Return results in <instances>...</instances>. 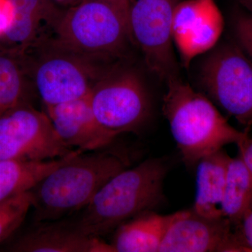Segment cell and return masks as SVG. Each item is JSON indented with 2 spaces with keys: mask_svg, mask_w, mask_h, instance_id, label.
<instances>
[{
  "mask_svg": "<svg viewBox=\"0 0 252 252\" xmlns=\"http://www.w3.org/2000/svg\"><path fill=\"white\" fill-rule=\"evenodd\" d=\"M167 172L166 163L159 158L124 169L99 189L70 223L82 233L98 238L114 231L161 203Z\"/></svg>",
  "mask_w": 252,
  "mask_h": 252,
  "instance_id": "obj_1",
  "label": "cell"
},
{
  "mask_svg": "<svg viewBox=\"0 0 252 252\" xmlns=\"http://www.w3.org/2000/svg\"><path fill=\"white\" fill-rule=\"evenodd\" d=\"M72 158L31 190L34 221H57L80 211L112 177L129 166L119 152L94 151Z\"/></svg>",
  "mask_w": 252,
  "mask_h": 252,
  "instance_id": "obj_2",
  "label": "cell"
},
{
  "mask_svg": "<svg viewBox=\"0 0 252 252\" xmlns=\"http://www.w3.org/2000/svg\"><path fill=\"white\" fill-rule=\"evenodd\" d=\"M167 84L162 113L187 166L193 167L203 158L249 135L248 131L230 125L211 99L180 78Z\"/></svg>",
  "mask_w": 252,
  "mask_h": 252,
  "instance_id": "obj_3",
  "label": "cell"
},
{
  "mask_svg": "<svg viewBox=\"0 0 252 252\" xmlns=\"http://www.w3.org/2000/svg\"><path fill=\"white\" fill-rule=\"evenodd\" d=\"M24 55L30 77L46 107L87 97L114 64L73 52L51 39Z\"/></svg>",
  "mask_w": 252,
  "mask_h": 252,
  "instance_id": "obj_4",
  "label": "cell"
},
{
  "mask_svg": "<svg viewBox=\"0 0 252 252\" xmlns=\"http://www.w3.org/2000/svg\"><path fill=\"white\" fill-rule=\"evenodd\" d=\"M68 50L114 63L131 40L128 25L104 0H84L64 11L53 39Z\"/></svg>",
  "mask_w": 252,
  "mask_h": 252,
  "instance_id": "obj_5",
  "label": "cell"
},
{
  "mask_svg": "<svg viewBox=\"0 0 252 252\" xmlns=\"http://www.w3.org/2000/svg\"><path fill=\"white\" fill-rule=\"evenodd\" d=\"M89 104L96 121L114 138L145 122L150 101L140 76L114 64L91 89Z\"/></svg>",
  "mask_w": 252,
  "mask_h": 252,
  "instance_id": "obj_6",
  "label": "cell"
},
{
  "mask_svg": "<svg viewBox=\"0 0 252 252\" xmlns=\"http://www.w3.org/2000/svg\"><path fill=\"white\" fill-rule=\"evenodd\" d=\"M200 82L209 98L250 131L252 127V62L241 48L214 50L200 68Z\"/></svg>",
  "mask_w": 252,
  "mask_h": 252,
  "instance_id": "obj_7",
  "label": "cell"
},
{
  "mask_svg": "<svg viewBox=\"0 0 252 252\" xmlns=\"http://www.w3.org/2000/svg\"><path fill=\"white\" fill-rule=\"evenodd\" d=\"M77 149L60 138L46 113L23 102L0 115V160L45 161Z\"/></svg>",
  "mask_w": 252,
  "mask_h": 252,
  "instance_id": "obj_8",
  "label": "cell"
},
{
  "mask_svg": "<svg viewBox=\"0 0 252 252\" xmlns=\"http://www.w3.org/2000/svg\"><path fill=\"white\" fill-rule=\"evenodd\" d=\"M181 0H129L131 41L143 54L149 70L166 81L178 77L172 28Z\"/></svg>",
  "mask_w": 252,
  "mask_h": 252,
  "instance_id": "obj_9",
  "label": "cell"
},
{
  "mask_svg": "<svg viewBox=\"0 0 252 252\" xmlns=\"http://www.w3.org/2000/svg\"><path fill=\"white\" fill-rule=\"evenodd\" d=\"M160 252H249L225 217L180 211L164 237Z\"/></svg>",
  "mask_w": 252,
  "mask_h": 252,
  "instance_id": "obj_10",
  "label": "cell"
},
{
  "mask_svg": "<svg viewBox=\"0 0 252 252\" xmlns=\"http://www.w3.org/2000/svg\"><path fill=\"white\" fill-rule=\"evenodd\" d=\"M224 28L215 0H184L176 6L172 21L174 46L182 65L189 67L195 58L212 51Z\"/></svg>",
  "mask_w": 252,
  "mask_h": 252,
  "instance_id": "obj_11",
  "label": "cell"
},
{
  "mask_svg": "<svg viewBox=\"0 0 252 252\" xmlns=\"http://www.w3.org/2000/svg\"><path fill=\"white\" fill-rule=\"evenodd\" d=\"M14 23L0 45L20 54L35 49L54 37L63 13L51 0H11Z\"/></svg>",
  "mask_w": 252,
  "mask_h": 252,
  "instance_id": "obj_12",
  "label": "cell"
},
{
  "mask_svg": "<svg viewBox=\"0 0 252 252\" xmlns=\"http://www.w3.org/2000/svg\"><path fill=\"white\" fill-rule=\"evenodd\" d=\"M88 96L46 107L61 140L69 148L82 153L106 148L115 140L96 121Z\"/></svg>",
  "mask_w": 252,
  "mask_h": 252,
  "instance_id": "obj_13",
  "label": "cell"
},
{
  "mask_svg": "<svg viewBox=\"0 0 252 252\" xmlns=\"http://www.w3.org/2000/svg\"><path fill=\"white\" fill-rule=\"evenodd\" d=\"M21 252H115L111 244L82 233L70 222H47L18 239L9 248Z\"/></svg>",
  "mask_w": 252,
  "mask_h": 252,
  "instance_id": "obj_14",
  "label": "cell"
},
{
  "mask_svg": "<svg viewBox=\"0 0 252 252\" xmlns=\"http://www.w3.org/2000/svg\"><path fill=\"white\" fill-rule=\"evenodd\" d=\"M179 214L180 211L167 215L154 211L141 214L118 227L110 244L115 252H158Z\"/></svg>",
  "mask_w": 252,
  "mask_h": 252,
  "instance_id": "obj_15",
  "label": "cell"
},
{
  "mask_svg": "<svg viewBox=\"0 0 252 252\" xmlns=\"http://www.w3.org/2000/svg\"><path fill=\"white\" fill-rule=\"evenodd\" d=\"M230 157L223 149L203 158L197 163L196 193L191 210L207 217H222L227 170Z\"/></svg>",
  "mask_w": 252,
  "mask_h": 252,
  "instance_id": "obj_16",
  "label": "cell"
},
{
  "mask_svg": "<svg viewBox=\"0 0 252 252\" xmlns=\"http://www.w3.org/2000/svg\"><path fill=\"white\" fill-rule=\"evenodd\" d=\"M45 161L0 160V203L18 194L31 190L50 172L78 154Z\"/></svg>",
  "mask_w": 252,
  "mask_h": 252,
  "instance_id": "obj_17",
  "label": "cell"
},
{
  "mask_svg": "<svg viewBox=\"0 0 252 252\" xmlns=\"http://www.w3.org/2000/svg\"><path fill=\"white\" fill-rule=\"evenodd\" d=\"M29 78L25 55L0 45V112L27 102Z\"/></svg>",
  "mask_w": 252,
  "mask_h": 252,
  "instance_id": "obj_18",
  "label": "cell"
},
{
  "mask_svg": "<svg viewBox=\"0 0 252 252\" xmlns=\"http://www.w3.org/2000/svg\"><path fill=\"white\" fill-rule=\"evenodd\" d=\"M252 202V179L248 167L239 155L230 158L227 170L222 215L236 226Z\"/></svg>",
  "mask_w": 252,
  "mask_h": 252,
  "instance_id": "obj_19",
  "label": "cell"
},
{
  "mask_svg": "<svg viewBox=\"0 0 252 252\" xmlns=\"http://www.w3.org/2000/svg\"><path fill=\"white\" fill-rule=\"evenodd\" d=\"M32 205L30 190L0 203V243L11 236L22 224Z\"/></svg>",
  "mask_w": 252,
  "mask_h": 252,
  "instance_id": "obj_20",
  "label": "cell"
},
{
  "mask_svg": "<svg viewBox=\"0 0 252 252\" xmlns=\"http://www.w3.org/2000/svg\"><path fill=\"white\" fill-rule=\"evenodd\" d=\"M235 35L239 46L252 62V17L250 15H240L235 20Z\"/></svg>",
  "mask_w": 252,
  "mask_h": 252,
  "instance_id": "obj_21",
  "label": "cell"
},
{
  "mask_svg": "<svg viewBox=\"0 0 252 252\" xmlns=\"http://www.w3.org/2000/svg\"><path fill=\"white\" fill-rule=\"evenodd\" d=\"M235 228L242 243L249 252H252V202Z\"/></svg>",
  "mask_w": 252,
  "mask_h": 252,
  "instance_id": "obj_22",
  "label": "cell"
},
{
  "mask_svg": "<svg viewBox=\"0 0 252 252\" xmlns=\"http://www.w3.org/2000/svg\"><path fill=\"white\" fill-rule=\"evenodd\" d=\"M15 9L11 0H0V39L9 31L14 23Z\"/></svg>",
  "mask_w": 252,
  "mask_h": 252,
  "instance_id": "obj_23",
  "label": "cell"
},
{
  "mask_svg": "<svg viewBox=\"0 0 252 252\" xmlns=\"http://www.w3.org/2000/svg\"><path fill=\"white\" fill-rule=\"evenodd\" d=\"M239 149V155L243 159L248 167L252 179V138L248 136L245 140L237 144Z\"/></svg>",
  "mask_w": 252,
  "mask_h": 252,
  "instance_id": "obj_24",
  "label": "cell"
},
{
  "mask_svg": "<svg viewBox=\"0 0 252 252\" xmlns=\"http://www.w3.org/2000/svg\"><path fill=\"white\" fill-rule=\"evenodd\" d=\"M122 15L128 25L129 0H104Z\"/></svg>",
  "mask_w": 252,
  "mask_h": 252,
  "instance_id": "obj_25",
  "label": "cell"
},
{
  "mask_svg": "<svg viewBox=\"0 0 252 252\" xmlns=\"http://www.w3.org/2000/svg\"><path fill=\"white\" fill-rule=\"evenodd\" d=\"M56 4L64 5V6H69L70 7L75 6L84 0H51ZM69 7V8H70Z\"/></svg>",
  "mask_w": 252,
  "mask_h": 252,
  "instance_id": "obj_26",
  "label": "cell"
},
{
  "mask_svg": "<svg viewBox=\"0 0 252 252\" xmlns=\"http://www.w3.org/2000/svg\"><path fill=\"white\" fill-rule=\"evenodd\" d=\"M239 1L248 11V14L252 17V0H239Z\"/></svg>",
  "mask_w": 252,
  "mask_h": 252,
  "instance_id": "obj_27",
  "label": "cell"
},
{
  "mask_svg": "<svg viewBox=\"0 0 252 252\" xmlns=\"http://www.w3.org/2000/svg\"><path fill=\"white\" fill-rule=\"evenodd\" d=\"M1 114H3L2 112H0V115H1Z\"/></svg>",
  "mask_w": 252,
  "mask_h": 252,
  "instance_id": "obj_28",
  "label": "cell"
}]
</instances>
